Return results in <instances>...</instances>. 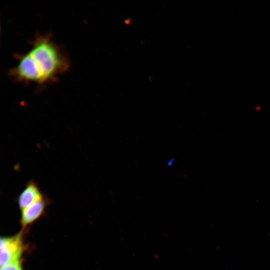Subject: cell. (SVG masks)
I'll use <instances>...</instances> for the list:
<instances>
[{"instance_id":"3","label":"cell","mask_w":270,"mask_h":270,"mask_svg":"<svg viewBox=\"0 0 270 270\" xmlns=\"http://www.w3.org/2000/svg\"><path fill=\"white\" fill-rule=\"evenodd\" d=\"M49 204L50 200L44 196L42 198L22 210L20 223L22 227L26 228L42 216Z\"/></svg>"},{"instance_id":"2","label":"cell","mask_w":270,"mask_h":270,"mask_svg":"<svg viewBox=\"0 0 270 270\" xmlns=\"http://www.w3.org/2000/svg\"><path fill=\"white\" fill-rule=\"evenodd\" d=\"M0 264L2 267L20 260L24 250L22 233L8 237H1L0 240Z\"/></svg>"},{"instance_id":"1","label":"cell","mask_w":270,"mask_h":270,"mask_svg":"<svg viewBox=\"0 0 270 270\" xmlns=\"http://www.w3.org/2000/svg\"><path fill=\"white\" fill-rule=\"evenodd\" d=\"M16 58V65L8 72L11 79L40 87L56 82L70 66L67 54L50 34L37 35L29 50Z\"/></svg>"},{"instance_id":"4","label":"cell","mask_w":270,"mask_h":270,"mask_svg":"<svg viewBox=\"0 0 270 270\" xmlns=\"http://www.w3.org/2000/svg\"><path fill=\"white\" fill-rule=\"evenodd\" d=\"M44 196L38 184L34 180H30L18 196L16 202L20 209L22 210L42 198Z\"/></svg>"},{"instance_id":"5","label":"cell","mask_w":270,"mask_h":270,"mask_svg":"<svg viewBox=\"0 0 270 270\" xmlns=\"http://www.w3.org/2000/svg\"><path fill=\"white\" fill-rule=\"evenodd\" d=\"M0 270H22L20 260L11 262L1 267Z\"/></svg>"}]
</instances>
